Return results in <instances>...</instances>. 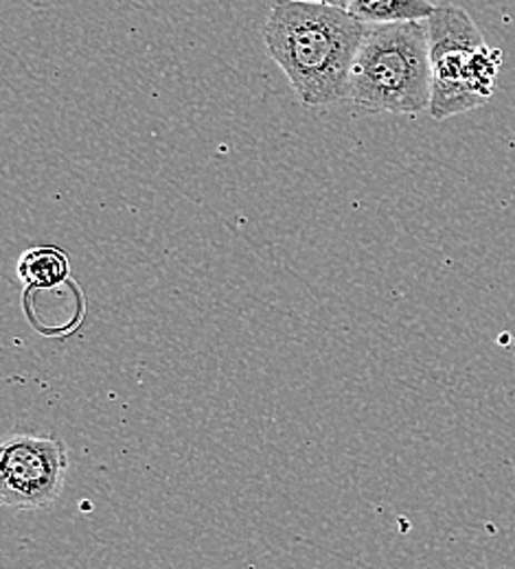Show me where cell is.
<instances>
[{
    "instance_id": "1",
    "label": "cell",
    "mask_w": 515,
    "mask_h": 569,
    "mask_svg": "<svg viewBox=\"0 0 515 569\" xmlns=\"http://www.w3.org/2000/svg\"><path fill=\"white\" fill-rule=\"evenodd\" d=\"M367 29L343 7L281 0L268 16L264 40L298 101L323 108L347 99L349 74Z\"/></svg>"
},
{
    "instance_id": "2",
    "label": "cell",
    "mask_w": 515,
    "mask_h": 569,
    "mask_svg": "<svg viewBox=\"0 0 515 569\" xmlns=\"http://www.w3.org/2000/svg\"><path fill=\"white\" fill-rule=\"evenodd\" d=\"M433 67L426 20L368 24L349 74L347 101L367 114L430 110Z\"/></svg>"
},
{
    "instance_id": "3",
    "label": "cell",
    "mask_w": 515,
    "mask_h": 569,
    "mask_svg": "<svg viewBox=\"0 0 515 569\" xmlns=\"http://www.w3.org/2000/svg\"><path fill=\"white\" fill-rule=\"evenodd\" d=\"M430 38V117L445 121L485 106L496 92L503 53L492 49L463 7L442 4L426 20Z\"/></svg>"
},
{
    "instance_id": "4",
    "label": "cell",
    "mask_w": 515,
    "mask_h": 569,
    "mask_svg": "<svg viewBox=\"0 0 515 569\" xmlns=\"http://www.w3.org/2000/svg\"><path fill=\"white\" fill-rule=\"evenodd\" d=\"M69 447L58 438L16 431L0 445V501L40 510L58 501L69 473Z\"/></svg>"
},
{
    "instance_id": "5",
    "label": "cell",
    "mask_w": 515,
    "mask_h": 569,
    "mask_svg": "<svg viewBox=\"0 0 515 569\" xmlns=\"http://www.w3.org/2000/svg\"><path fill=\"white\" fill-rule=\"evenodd\" d=\"M437 4L430 0H349L347 11L365 24H393L428 20Z\"/></svg>"
},
{
    "instance_id": "6",
    "label": "cell",
    "mask_w": 515,
    "mask_h": 569,
    "mask_svg": "<svg viewBox=\"0 0 515 569\" xmlns=\"http://www.w3.org/2000/svg\"><path fill=\"white\" fill-rule=\"evenodd\" d=\"M18 279L27 287L49 289L65 283L69 277V259L60 248L38 246L27 250L18 261Z\"/></svg>"
},
{
    "instance_id": "7",
    "label": "cell",
    "mask_w": 515,
    "mask_h": 569,
    "mask_svg": "<svg viewBox=\"0 0 515 569\" xmlns=\"http://www.w3.org/2000/svg\"><path fill=\"white\" fill-rule=\"evenodd\" d=\"M307 2H323V4H331V7H349V0H307Z\"/></svg>"
}]
</instances>
